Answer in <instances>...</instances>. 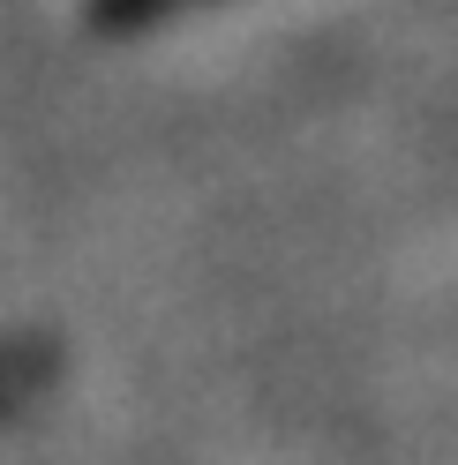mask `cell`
Returning <instances> with one entry per match:
<instances>
[{"mask_svg":"<svg viewBox=\"0 0 458 465\" xmlns=\"http://www.w3.org/2000/svg\"><path fill=\"white\" fill-rule=\"evenodd\" d=\"M165 8H181V0H91L98 23H143V15H165Z\"/></svg>","mask_w":458,"mask_h":465,"instance_id":"7a4b0ae2","label":"cell"},{"mask_svg":"<svg viewBox=\"0 0 458 465\" xmlns=\"http://www.w3.org/2000/svg\"><path fill=\"white\" fill-rule=\"evenodd\" d=\"M38 368H45L38 353H15V345H8V353H0V405H8L15 391H31V383H38Z\"/></svg>","mask_w":458,"mask_h":465,"instance_id":"6da1fadb","label":"cell"}]
</instances>
